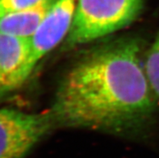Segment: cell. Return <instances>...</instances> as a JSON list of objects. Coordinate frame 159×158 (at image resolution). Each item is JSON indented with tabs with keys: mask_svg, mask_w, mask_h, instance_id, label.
<instances>
[{
	"mask_svg": "<svg viewBox=\"0 0 159 158\" xmlns=\"http://www.w3.org/2000/svg\"><path fill=\"white\" fill-rule=\"evenodd\" d=\"M133 39L98 48L77 62L63 78L52 115L63 125L122 132L151 116L156 96Z\"/></svg>",
	"mask_w": 159,
	"mask_h": 158,
	"instance_id": "6da1fadb",
	"label": "cell"
},
{
	"mask_svg": "<svg viewBox=\"0 0 159 158\" xmlns=\"http://www.w3.org/2000/svg\"><path fill=\"white\" fill-rule=\"evenodd\" d=\"M143 0H79L66 46L91 42L127 27L138 17Z\"/></svg>",
	"mask_w": 159,
	"mask_h": 158,
	"instance_id": "7a4b0ae2",
	"label": "cell"
},
{
	"mask_svg": "<svg viewBox=\"0 0 159 158\" xmlns=\"http://www.w3.org/2000/svg\"><path fill=\"white\" fill-rule=\"evenodd\" d=\"M51 117L0 109V158H24L48 130Z\"/></svg>",
	"mask_w": 159,
	"mask_h": 158,
	"instance_id": "3957f363",
	"label": "cell"
},
{
	"mask_svg": "<svg viewBox=\"0 0 159 158\" xmlns=\"http://www.w3.org/2000/svg\"><path fill=\"white\" fill-rule=\"evenodd\" d=\"M75 11V0H57L34 34L29 38V53L19 78V86L31 75L48 52L66 37Z\"/></svg>",
	"mask_w": 159,
	"mask_h": 158,
	"instance_id": "277c9868",
	"label": "cell"
},
{
	"mask_svg": "<svg viewBox=\"0 0 159 158\" xmlns=\"http://www.w3.org/2000/svg\"><path fill=\"white\" fill-rule=\"evenodd\" d=\"M29 38L0 32V75L2 87L19 86V78L29 53Z\"/></svg>",
	"mask_w": 159,
	"mask_h": 158,
	"instance_id": "5b68a950",
	"label": "cell"
},
{
	"mask_svg": "<svg viewBox=\"0 0 159 158\" xmlns=\"http://www.w3.org/2000/svg\"><path fill=\"white\" fill-rule=\"evenodd\" d=\"M47 0L35 7L0 16V32L11 36L30 38L40 26L52 7Z\"/></svg>",
	"mask_w": 159,
	"mask_h": 158,
	"instance_id": "8992f818",
	"label": "cell"
},
{
	"mask_svg": "<svg viewBox=\"0 0 159 158\" xmlns=\"http://www.w3.org/2000/svg\"><path fill=\"white\" fill-rule=\"evenodd\" d=\"M144 68L153 93L159 98V32L148 50Z\"/></svg>",
	"mask_w": 159,
	"mask_h": 158,
	"instance_id": "52a82bcc",
	"label": "cell"
},
{
	"mask_svg": "<svg viewBox=\"0 0 159 158\" xmlns=\"http://www.w3.org/2000/svg\"><path fill=\"white\" fill-rule=\"evenodd\" d=\"M45 1L47 0H0V16L30 9Z\"/></svg>",
	"mask_w": 159,
	"mask_h": 158,
	"instance_id": "ba28073f",
	"label": "cell"
},
{
	"mask_svg": "<svg viewBox=\"0 0 159 158\" xmlns=\"http://www.w3.org/2000/svg\"><path fill=\"white\" fill-rule=\"evenodd\" d=\"M0 87H2V78L0 75Z\"/></svg>",
	"mask_w": 159,
	"mask_h": 158,
	"instance_id": "9c48e42d",
	"label": "cell"
}]
</instances>
